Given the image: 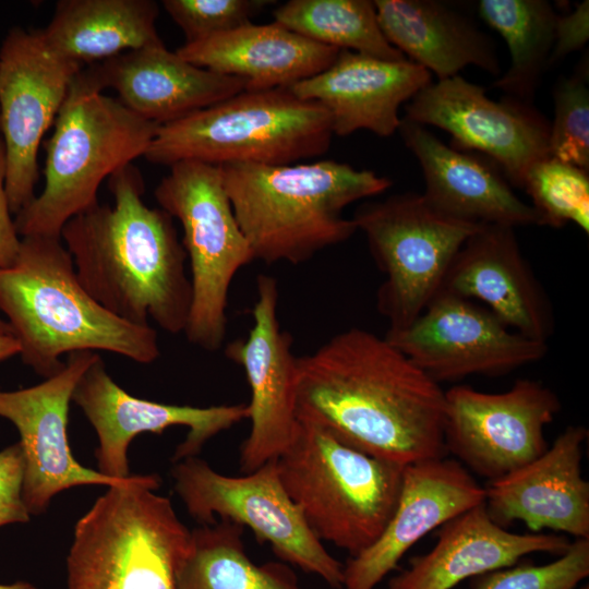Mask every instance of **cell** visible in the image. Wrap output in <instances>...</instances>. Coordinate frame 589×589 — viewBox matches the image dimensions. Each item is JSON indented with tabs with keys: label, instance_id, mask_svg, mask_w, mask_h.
I'll return each mask as SVG.
<instances>
[{
	"label": "cell",
	"instance_id": "obj_1",
	"mask_svg": "<svg viewBox=\"0 0 589 589\" xmlns=\"http://www.w3.org/2000/svg\"><path fill=\"white\" fill-rule=\"evenodd\" d=\"M297 416L402 466L445 457V390L385 337L352 327L298 358Z\"/></svg>",
	"mask_w": 589,
	"mask_h": 589
},
{
	"label": "cell",
	"instance_id": "obj_2",
	"mask_svg": "<svg viewBox=\"0 0 589 589\" xmlns=\"http://www.w3.org/2000/svg\"><path fill=\"white\" fill-rule=\"evenodd\" d=\"M113 205L99 202L71 218L60 238L79 281L101 306L130 323L149 318L184 333L192 285L172 217L145 204L141 171L129 164L108 178Z\"/></svg>",
	"mask_w": 589,
	"mask_h": 589
},
{
	"label": "cell",
	"instance_id": "obj_3",
	"mask_svg": "<svg viewBox=\"0 0 589 589\" xmlns=\"http://www.w3.org/2000/svg\"><path fill=\"white\" fill-rule=\"evenodd\" d=\"M0 311L22 361L44 378L62 370L63 354L77 351L141 364L160 356L156 329L116 316L87 293L60 237L22 238L14 263L0 268Z\"/></svg>",
	"mask_w": 589,
	"mask_h": 589
},
{
	"label": "cell",
	"instance_id": "obj_4",
	"mask_svg": "<svg viewBox=\"0 0 589 589\" xmlns=\"http://www.w3.org/2000/svg\"><path fill=\"white\" fill-rule=\"evenodd\" d=\"M235 217L254 260L301 264L357 230L344 209L392 180L325 159L292 165H220Z\"/></svg>",
	"mask_w": 589,
	"mask_h": 589
},
{
	"label": "cell",
	"instance_id": "obj_5",
	"mask_svg": "<svg viewBox=\"0 0 589 589\" xmlns=\"http://www.w3.org/2000/svg\"><path fill=\"white\" fill-rule=\"evenodd\" d=\"M156 474L110 485L77 520L67 556V589H178L191 530Z\"/></svg>",
	"mask_w": 589,
	"mask_h": 589
},
{
	"label": "cell",
	"instance_id": "obj_6",
	"mask_svg": "<svg viewBox=\"0 0 589 589\" xmlns=\"http://www.w3.org/2000/svg\"><path fill=\"white\" fill-rule=\"evenodd\" d=\"M45 143V185L14 218L21 238L60 237L64 225L98 203L100 183L143 156L159 128L104 95L81 70Z\"/></svg>",
	"mask_w": 589,
	"mask_h": 589
},
{
	"label": "cell",
	"instance_id": "obj_7",
	"mask_svg": "<svg viewBox=\"0 0 589 589\" xmlns=\"http://www.w3.org/2000/svg\"><path fill=\"white\" fill-rule=\"evenodd\" d=\"M334 136L327 109L288 87L250 91L159 125L143 155L171 166L181 160L211 165H292L323 155Z\"/></svg>",
	"mask_w": 589,
	"mask_h": 589
},
{
	"label": "cell",
	"instance_id": "obj_8",
	"mask_svg": "<svg viewBox=\"0 0 589 589\" xmlns=\"http://www.w3.org/2000/svg\"><path fill=\"white\" fill-rule=\"evenodd\" d=\"M276 465L313 533L349 556L368 549L383 532L397 504L405 467L303 421Z\"/></svg>",
	"mask_w": 589,
	"mask_h": 589
},
{
	"label": "cell",
	"instance_id": "obj_9",
	"mask_svg": "<svg viewBox=\"0 0 589 589\" xmlns=\"http://www.w3.org/2000/svg\"><path fill=\"white\" fill-rule=\"evenodd\" d=\"M160 208L183 228L192 303L184 334L194 346L218 350L227 333L230 285L254 261L235 217L220 166L181 160L154 191Z\"/></svg>",
	"mask_w": 589,
	"mask_h": 589
},
{
	"label": "cell",
	"instance_id": "obj_10",
	"mask_svg": "<svg viewBox=\"0 0 589 589\" xmlns=\"http://www.w3.org/2000/svg\"><path fill=\"white\" fill-rule=\"evenodd\" d=\"M351 219L385 275L376 308L388 330L406 328L424 311L461 245L482 225L447 216L413 192L363 203Z\"/></svg>",
	"mask_w": 589,
	"mask_h": 589
},
{
	"label": "cell",
	"instance_id": "obj_11",
	"mask_svg": "<svg viewBox=\"0 0 589 589\" xmlns=\"http://www.w3.org/2000/svg\"><path fill=\"white\" fill-rule=\"evenodd\" d=\"M173 489L189 515L201 525L227 519L250 528L284 563L314 574L342 589L344 564L313 533L286 492L276 459L232 477L214 470L197 456L173 462Z\"/></svg>",
	"mask_w": 589,
	"mask_h": 589
},
{
	"label": "cell",
	"instance_id": "obj_12",
	"mask_svg": "<svg viewBox=\"0 0 589 589\" xmlns=\"http://www.w3.org/2000/svg\"><path fill=\"white\" fill-rule=\"evenodd\" d=\"M561 410L541 382L519 378L503 393L456 385L445 390L444 445L469 472L500 479L542 455L544 429Z\"/></svg>",
	"mask_w": 589,
	"mask_h": 589
},
{
	"label": "cell",
	"instance_id": "obj_13",
	"mask_svg": "<svg viewBox=\"0 0 589 589\" xmlns=\"http://www.w3.org/2000/svg\"><path fill=\"white\" fill-rule=\"evenodd\" d=\"M82 65L63 59L40 29L9 31L0 49V135L5 148V190L13 214L35 199L38 149Z\"/></svg>",
	"mask_w": 589,
	"mask_h": 589
},
{
	"label": "cell",
	"instance_id": "obj_14",
	"mask_svg": "<svg viewBox=\"0 0 589 589\" xmlns=\"http://www.w3.org/2000/svg\"><path fill=\"white\" fill-rule=\"evenodd\" d=\"M385 338L440 385L496 376L541 360L548 342L508 328L489 309L440 291L406 328Z\"/></svg>",
	"mask_w": 589,
	"mask_h": 589
},
{
	"label": "cell",
	"instance_id": "obj_15",
	"mask_svg": "<svg viewBox=\"0 0 589 589\" xmlns=\"http://www.w3.org/2000/svg\"><path fill=\"white\" fill-rule=\"evenodd\" d=\"M404 118L450 134L452 146L494 161L521 189L532 165L550 157V121L533 105L494 100L461 75L431 82L405 106Z\"/></svg>",
	"mask_w": 589,
	"mask_h": 589
},
{
	"label": "cell",
	"instance_id": "obj_16",
	"mask_svg": "<svg viewBox=\"0 0 589 589\" xmlns=\"http://www.w3.org/2000/svg\"><path fill=\"white\" fill-rule=\"evenodd\" d=\"M75 402L94 428L98 471L115 479L130 474L128 449L142 433L163 434L171 426H185V438L177 446L172 461L197 456L214 436L248 419V405L193 407L169 405L132 396L106 370L103 358L80 377L73 394Z\"/></svg>",
	"mask_w": 589,
	"mask_h": 589
},
{
	"label": "cell",
	"instance_id": "obj_17",
	"mask_svg": "<svg viewBox=\"0 0 589 589\" xmlns=\"http://www.w3.org/2000/svg\"><path fill=\"white\" fill-rule=\"evenodd\" d=\"M98 352L68 354L64 366L44 382L16 390L0 388V417L19 431L24 456L23 500L29 515H41L52 497L77 485H116L115 479L82 466L68 438L69 407L73 390Z\"/></svg>",
	"mask_w": 589,
	"mask_h": 589
},
{
	"label": "cell",
	"instance_id": "obj_18",
	"mask_svg": "<svg viewBox=\"0 0 589 589\" xmlns=\"http://www.w3.org/2000/svg\"><path fill=\"white\" fill-rule=\"evenodd\" d=\"M253 325L244 339L227 345L225 356L247 376L250 432L242 442L239 464L243 473L276 459L299 428L297 416L298 358L291 336L278 320V285L274 277L259 275Z\"/></svg>",
	"mask_w": 589,
	"mask_h": 589
},
{
	"label": "cell",
	"instance_id": "obj_19",
	"mask_svg": "<svg viewBox=\"0 0 589 589\" xmlns=\"http://www.w3.org/2000/svg\"><path fill=\"white\" fill-rule=\"evenodd\" d=\"M482 488L456 459H423L402 469L393 515L377 540L344 565V589H375L426 533L484 502Z\"/></svg>",
	"mask_w": 589,
	"mask_h": 589
},
{
	"label": "cell",
	"instance_id": "obj_20",
	"mask_svg": "<svg viewBox=\"0 0 589 589\" xmlns=\"http://www.w3.org/2000/svg\"><path fill=\"white\" fill-rule=\"evenodd\" d=\"M585 426H567L546 450L489 482L484 506L506 528L521 521L530 532H564L589 539V483L581 474Z\"/></svg>",
	"mask_w": 589,
	"mask_h": 589
},
{
	"label": "cell",
	"instance_id": "obj_21",
	"mask_svg": "<svg viewBox=\"0 0 589 589\" xmlns=\"http://www.w3.org/2000/svg\"><path fill=\"white\" fill-rule=\"evenodd\" d=\"M441 291L483 302L508 328L530 339L546 342L553 334L551 302L513 227L482 224L453 259Z\"/></svg>",
	"mask_w": 589,
	"mask_h": 589
},
{
	"label": "cell",
	"instance_id": "obj_22",
	"mask_svg": "<svg viewBox=\"0 0 589 589\" xmlns=\"http://www.w3.org/2000/svg\"><path fill=\"white\" fill-rule=\"evenodd\" d=\"M97 89L112 88L141 118L158 125L224 101L245 89L241 79L197 67L163 41L83 68Z\"/></svg>",
	"mask_w": 589,
	"mask_h": 589
},
{
	"label": "cell",
	"instance_id": "obj_23",
	"mask_svg": "<svg viewBox=\"0 0 589 589\" xmlns=\"http://www.w3.org/2000/svg\"><path fill=\"white\" fill-rule=\"evenodd\" d=\"M397 132L421 166L422 195L438 212L476 224L539 225L532 206L517 196L490 158L447 145L428 127L406 118Z\"/></svg>",
	"mask_w": 589,
	"mask_h": 589
},
{
	"label": "cell",
	"instance_id": "obj_24",
	"mask_svg": "<svg viewBox=\"0 0 589 589\" xmlns=\"http://www.w3.org/2000/svg\"><path fill=\"white\" fill-rule=\"evenodd\" d=\"M431 82L432 74L408 59L387 61L340 50L326 70L288 88L327 109L334 135L369 130L388 137L398 131L401 104Z\"/></svg>",
	"mask_w": 589,
	"mask_h": 589
},
{
	"label": "cell",
	"instance_id": "obj_25",
	"mask_svg": "<svg viewBox=\"0 0 589 589\" xmlns=\"http://www.w3.org/2000/svg\"><path fill=\"white\" fill-rule=\"evenodd\" d=\"M570 541L556 533H515L497 525L484 502L438 528L435 545L409 560L388 589H453L468 578L516 565L531 553L564 554Z\"/></svg>",
	"mask_w": 589,
	"mask_h": 589
},
{
	"label": "cell",
	"instance_id": "obj_26",
	"mask_svg": "<svg viewBox=\"0 0 589 589\" xmlns=\"http://www.w3.org/2000/svg\"><path fill=\"white\" fill-rule=\"evenodd\" d=\"M339 51L275 21L249 22L176 50L197 67L243 80L250 91L289 87L310 79L330 67Z\"/></svg>",
	"mask_w": 589,
	"mask_h": 589
},
{
	"label": "cell",
	"instance_id": "obj_27",
	"mask_svg": "<svg viewBox=\"0 0 589 589\" xmlns=\"http://www.w3.org/2000/svg\"><path fill=\"white\" fill-rule=\"evenodd\" d=\"M377 22L387 41L437 80L474 65L501 75L492 39L470 20L434 0H375Z\"/></svg>",
	"mask_w": 589,
	"mask_h": 589
},
{
	"label": "cell",
	"instance_id": "obj_28",
	"mask_svg": "<svg viewBox=\"0 0 589 589\" xmlns=\"http://www.w3.org/2000/svg\"><path fill=\"white\" fill-rule=\"evenodd\" d=\"M153 0H60L47 27V46L83 68L163 41Z\"/></svg>",
	"mask_w": 589,
	"mask_h": 589
},
{
	"label": "cell",
	"instance_id": "obj_29",
	"mask_svg": "<svg viewBox=\"0 0 589 589\" xmlns=\"http://www.w3.org/2000/svg\"><path fill=\"white\" fill-rule=\"evenodd\" d=\"M243 530L227 519L191 530L178 589H304L287 563H253Z\"/></svg>",
	"mask_w": 589,
	"mask_h": 589
},
{
	"label": "cell",
	"instance_id": "obj_30",
	"mask_svg": "<svg viewBox=\"0 0 589 589\" xmlns=\"http://www.w3.org/2000/svg\"><path fill=\"white\" fill-rule=\"evenodd\" d=\"M478 12L503 37L510 55L508 69L492 87L533 105L549 69L558 13L545 0H481Z\"/></svg>",
	"mask_w": 589,
	"mask_h": 589
},
{
	"label": "cell",
	"instance_id": "obj_31",
	"mask_svg": "<svg viewBox=\"0 0 589 589\" xmlns=\"http://www.w3.org/2000/svg\"><path fill=\"white\" fill-rule=\"evenodd\" d=\"M274 21L315 43L387 61L406 58L383 35L373 1L290 0Z\"/></svg>",
	"mask_w": 589,
	"mask_h": 589
},
{
	"label": "cell",
	"instance_id": "obj_32",
	"mask_svg": "<svg viewBox=\"0 0 589 589\" xmlns=\"http://www.w3.org/2000/svg\"><path fill=\"white\" fill-rule=\"evenodd\" d=\"M522 190L531 199L539 225H577L589 232V175L579 167L548 157L530 167Z\"/></svg>",
	"mask_w": 589,
	"mask_h": 589
},
{
	"label": "cell",
	"instance_id": "obj_33",
	"mask_svg": "<svg viewBox=\"0 0 589 589\" xmlns=\"http://www.w3.org/2000/svg\"><path fill=\"white\" fill-rule=\"evenodd\" d=\"M554 119L550 122L549 155L589 170V89L585 68L556 82Z\"/></svg>",
	"mask_w": 589,
	"mask_h": 589
},
{
	"label": "cell",
	"instance_id": "obj_34",
	"mask_svg": "<svg viewBox=\"0 0 589 589\" xmlns=\"http://www.w3.org/2000/svg\"><path fill=\"white\" fill-rule=\"evenodd\" d=\"M589 575V539H576L556 560L520 564L474 577L472 589H576Z\"/></svg>",
	"mask_w": 589,
	"mask_h": 589
},
{
	"label": "cell",
	"instance_id": "obj_35",
	"mask_svg": "<svg viewBox=\"0 0 589 589\" xmlns=\"http://www.w3.org/2000/svg\"><path fill=\"white\" fill-rule=\"evenodd\" d=\"M268 0H164L163 7L185 36L184 44L237 28L269 4Z\"/></svg>",
	"mask_w": 589,
	"mask_h": 589
},
{
	"label": "cell",
	"instance_id": "obj_36",
	"mask_svg": "<svg viewBox=\"0 0 589 589\" xmlns=\"http://www.w3.org/2000/svg\"><path fill=\"white\" fill-rule=\"evenodd\" d=\"M24 468L19 442L0 450V527L31 519L23 500Z\"/></svg>",
	"mask_w": 589,
	"mask_h": 589
},
{
	"label": "cell",
	"instance_id": "obj_37",
	"mask_svg": "<svg viewBox=\"0 0 589 589\" xmlns=\"http://www.w3.org/2000/svg\"><path fill=\"white\" fill-rule=\"evenodd\" d=\"M589 39V1L579 3L572 12L558 14L555 24L554 45L549 59V69L568 55L580 50Z\"/></svg>",
	"mask_w": 589,
	"mask_h": 589
},
{
	"label": "cell",
	"instance_id": "obj_38",
	"mask_svg": "<svg viewBox=\"0 0 589 589\" xmlns=\"http://www.w3.org/2000/svg\"><path fill=\"white\" fill-rule=\"evenodd\" d=\"M7 159L5 148L0 135V268L14 263L20 252L21 240L12 218L5 190Z\"/></svg>",
	"mask_w": 589,
	"mask_h": 589
},
{
	"label": "cell",
	"instance_id": "obj_39",
	"mask_svg": "<svg viewBox=\"0 0 589 589\" xmlns=\"http://www.w3.org/2000/svg\"><path fill=\"white\" fill-rule=\"evenodd\" d=\"M20 353V345L13 335L0 334V362Z\"/></svg>",
	"mask_w": 589,
	"mask_h": 589
},
{
	"label": "cell",
	"instance_id": "obj_40",
	"mask_svg": "<svg viewBox=\"0 0 589 589\" xmlns=\"http://www.w3.org/2000/svg\"><path fill=\"white\" fill-rule=\"evenodd\" d=\"M0 589H37V588L28 581L20 580L12 584H0Z\"/></svg>",
	"mask_w": 589,
	"mask_h": 589
},
{
	"label": "cell",
	"instance_id": "obj_41",
	"mask_svg": "<svg viewBox=\"0 0 589 589\" xmlns=\"http://www.w3.org/2000/svg\"><path fill=\"white\" fill-rule=\"evenodd\" d=\"M0 334L12 335L11 327L7 321L0 317Z\"/></svg>",
	"mask_w": 589,
	"mask_h": 589
},
{
	"label": "cell",
	"instance_id": "obj_42",
	"mask_svg": "<svg viewBox=\"0 0 589 589\" xmlns=\"http://www.w3.org/2000/svg\"><path fill=\"white\" fill-rule=\"evenodd\" d=\"M578 589H589V586H588V585H586V586H581V587H580V588H578Z\"/></svg>",
	"mask_w": 589,
	"mask_h": 589
}]
</instances>
